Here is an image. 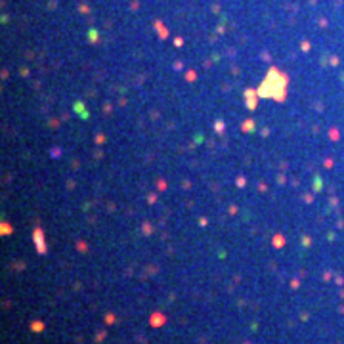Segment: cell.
<instances>
[{
    "label": "cell",
    "instance_id": "cell-1",
    "mask_svg": "<svg viewBox=\"0 0 344 344\" xmlns=\"http://www.w3.org/2000/svg\"><path fill=\"white\" fill-rule=\"evenodd\" d=\"M33 331H42V323H33Z\"/></svg>",
    "mask_w": 344,
    "mask_h": 344
},
{
    "label": "cell",
    "instance_id": "cell-2",
    "mask_svg": "<svg viewBox=\"0 0 344 344\" xmlns=\"http://www.w3.org/2000/svg\"><path fill=\"white\" fill-rule=\"evenodd\" d=\"M163 321H164L163 315H161V317H153V323H155V325H157V323H163Z\"/></svg>",
    "mask_w": 344,
    "mask_h": 344
}]
</instances>
